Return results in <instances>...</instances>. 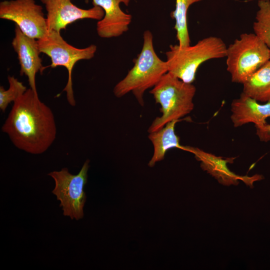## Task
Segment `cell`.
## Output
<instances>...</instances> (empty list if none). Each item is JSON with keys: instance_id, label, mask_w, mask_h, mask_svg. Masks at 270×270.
<instances>
[{"instance_id": "obj_1", "label": "cell", "mask_w": 270, "mask_h": 270, "mask_svg": "<svg viewBox=\"0 0 270 270\" xmlns=\"http://www.w3.org/2000/svg\"><path fill=\"white\" fill-rule=\"evenodd\" d=\"M2 130L16 147L34 154L46 151L56 134L52 110L30 88L14 102Z\"/></svg>"}, {"instance_id": "obj_9", "label": "cell", "mask_w": 270, "mask_h": 270, "mask_svg": "<svg viewBox=\"0 0 270 270\" xmlns=\"http://www.w3.org/2000/svg\"><path fill=\"white\" fill-rule=\"evenodd\" d=\"M46 11V24L48 31L60 32L67 26L76 20L92 19L100 20L104 14L100 6H93L89 9L78 7L72 0H40Z\"/></svg>"}, {"instance_id": "obj_6", "label": "cell", "mask_w": 270, "mask_h": 270, "mask_svg": "<svg viewBox=\"0 0 270 270\" xmlns=\"http://www.w3.org/2000/svg\"><path fill=\"white\" fill-rule=\"evenodd\" d=\"M37 41L40 53L44 54L50 58L51 68L62 66L67 70L68 82L62 92H66L69 104L75 106L72 77V69L78 61L92 59L94 56L97 46L91 44L82 48H76L68 44L61 36L60 32L55 30L48 31L44 36Z\"/></svg>"}, {"instance_id": "obj_19", "label": "cell", "mask_w": 270, "mask_h": 270, "mask_svg": "<svg viewBox=\"0 0 270 270\" xmlns=\"http://www.w3.org/2000/svg\"><path fill=\"white\" fill-rule=\"evenodd\" d=\"M256 134L260 140L262 142L270 141V124H266L260 126L256 127Z\"/></svg>"}, {"instance_id": "obj_16", "label": "cell", "mask_w": 270, "mask_h": 270, "mask_svg": "<svg viewBox=\"0 0 270 270\" xmlns=\"http://www.w3.org/2000/svg\"><path fill=\"white\" fill-rule=\"evenodd\" d=\"M175 9L170 16L175 20L174 28L176 32L178 45L181 46L190 45V40L188 26V12L192 4L202 0H175Z\"/></svg>"}, {"instance_id": "obj_14", "label": "cell", "mask_w": 270, "mask_h": 270, "mask_svg": "<svg viewBox=\"0 0 270 270\" xmlns=\"http://www.w3.org/2000/svg\"><path fill=\"white\" fill-rule=\"evenodd\" d=\"M180 120H174L167 123L160 129L149 133L148 138L154 148L152 156L148 164L154 166L156 162L164 160L166 153L170 149L178 148L182 150L180 138L175 132V126Z\"/></svg>"}, {"instance_id": "obj_4", "label": "cell", "mask_w": 270, "mask_h": 270, "mask_svg": "<svg viewBox=\"0 0 270 270\" xmlns=\"http://www.w3.org/2000/svg\"><path fill=\"white\" fill-rule=\"evenodd\" d=\"M166 52L168 72L182 81L192 84L200 66L212 59L226 56L225 43L218 37L204 38L194 46L170 45Z\"/></svg>"}, {"instance_id": "obj_12", "label": "cell", "mask_w": 270, "mask_h": 270, "mask_svg": "<svg viewBox=\"0 0 270 270\" xmlns=\"http://www.w3.org/2000/svg\"><path fill=\"white\" fill-rule=\"evenodd\" d=\"M268 118H270V102L260 104L242 92L231 104L230 119L235 128L249 123L259 127L266 124Z\"/></svg>"}, {"instance_id": "obj_11", "label": "cell", "mask_w": 270, "mask_h": 270, "mask_svg": "<svg viewBox=\"0 0 270 270\" xmlns=\"http://www.w3.org/2000/svg\"><path fill=\"white\" fill-rule=\"evenodd\" d=\"M93 6L101 7L104 10L103 18L96 24L98 36L104 38L118 37L129 29L131 14L123 12L120 4L128 6L130 0H90Z\"/></svg>"}, {"instance_id": "obj_15", "label": "cell", "mask_w": 270, "mask_h": 270, "mask_svg": "<svg viewBox=\"0 0 270 270\" xmlns=\"http://www.w3.org/2000/svg\"><path fill=\"white\" fill-rule=\"evenodd\" d=\"M242 84L246 95L258 102H270V60Z\"/></svg>"}, {"instance_id": "obj_3", "label": "cell", "mask_w": 270, "mask_h": 270, "mask_svg": "<svg viewBox=\"0 0 270 270\" xmlns=\"http://www.w3.org/2000/svg\"><path fill=\"white\" fill-rule=\"evenodd\" d=\"M196 88L169 72L164 74L150 92L160 106L162 116L156 117L148 128V132L158 130L167 123L189 114L194 109L193 98Z\"/></svg>"}, {"instance_id": "obj_5", "label": "cell", "mask_w": 270, "mask_h": 270, "mask_svg": "<svg viewBox=\"0 0 270 270\" xmlns=\"http://www.w3.org/2000/svg\"><path fill=\"white\" fill-rule=\"evenodd\" d=\"M226 57L232 81L243 84L270 60V48L254 33H244L227 47Z\"/></svg>"}, {"instance_id": "obj_7", "label": "cell", "mask_w": 270, "mask_h": 270, "mask_svg": "<svg viewBox=\"0 0 270 270\" xmlns=\"http://www.w3.org/2000/svg\"><path fill=\"white\" fill-rule=\"evenodd\" d=\"M89 162L86 160L77 174H70L66 168L48 174L54 181L52 192L60 202L63 214L72 220H78L84 217L86 199L84 188L87 182Z\"/></svg>"}, {"instance_id": "obj_10", "label": "cell", "mask_w": 270, "mask_h": 270, "mask_svg": "<svg viewBox=\"0 0 270 270\" xmlns=\"http://www.w3.org/2000/svg\"><path fill=\"white\" fill-rule=\"evenodd\" d=\"M14 50L18 55L20 66V74L28 78L30 88L38 94L36 84V74L44 70L42 60L37 40L24 34L16 25L14 36L12 42Z\"/></svg>"}, {"instance_id": "obj_18", "label": "cell", "mask_w": 270, "mask_h": 270, "mask_svg": "<svg viewBox=\"0 0 270 270\" xmlns=\"http://www.w3.org/2000/svg\"><path fill=\"white\" fill-rule=\"evenodd\" d=\"M9 87L6 90L3 86H0V109L4 112L8 105L14 102L28 90L23 83L14 76L8 77Z\"/></svg>"}, {"instance_id": "obj_8", "label": "cell", "mask_w": 270, "mask_h": 270, "mask_svg": "<svg viewBox=\"0 0 270 270\" xmlns=\"http://www.w3.org/2000/svg\"><path fill=\"white\" fill-rule=\"evenodd\" d=\"M0 18L14 22L24 34L34 39H40L48 32L42 7L35 0L0 2Z\"/></svg>"}, {"instance_id": "obj_2", "label": "cell", "mask_w": 270, "mask_h": 270, "mask_svg": "<svg viewBox=\"0 0 270 270\" xmlns=\"http://www.w3.org/2000/svg\"><path fill=\"white\" fill-rule=\"evenodd\" d=\"M134 62L133 67L116 84L113 92L117 98L132 92L138 104L143 106L144 92L152 88L168 72L166 61L162 60L154 50L153 36L149 30L144 32L142 50Z\"/></svg>"}, {"instance_id": "obj_13", "label": "cell", "mask_w": 270, "mask_h": 270, "mask_svg": "<svg viewBox=\"0 0 270 270\" xmlns=\"http://www.w3.org/2000/svg\"><path fill=\"white\" fill-rule=\"evenodd\" d=\"M182 150L193 154L196 158L201 162L203 170L224 184L235 183L238 179L244 178L228 170L226 164L232 158L224 160L196 147L183 146Z\"/></svg>"}, {"instance_id": "obj_17", "label": "cell", "mask_w": 270, "mask_h": 270, "mask_svg": "<svg viewBox=\"0 0 270 270\" xmlns=\"http://www.w3.org/2000/svg\"><path fill=\"white\" fill-rule=\"evenodd\" d=\"M254 33L270 48V0H258Z\"/></svg>"}]
</instances>
